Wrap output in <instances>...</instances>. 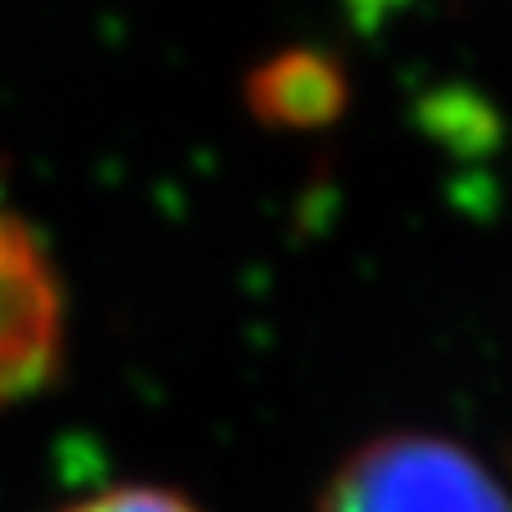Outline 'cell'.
I'll return each mask as SVG.
<instances>
[{"label":"cell","mask_w":512,"mask_h":512,"mask_svg":"<svg viewBox=\"0 0 512 512\" xmlns=\"http://www.w3.org/2000/svg\"><path fill=\"white\" fill-rule=\"evenodd\" d=\"M54 346V292L41 252L0 216V400L23 391L41 373Z\"/></svg>","instance_id":"7a4b0ae2"},{"label":"cell","mask_w":512,"mask_h":512,"mask_svg":"<svg viewBox=\"0 0 512 512\" xmlns=\"http://www.w3.org/2000/svg\"><path fill=\"white\" fill-rule=\"evenodd\" d=\"M319 512H512V495L463 445L396 432L360 445L333 472Z\"/></svg>","instance_id":"6da1fadb"},{"label":"cell","mask_w":512,"mask_h":512,"mask_svg":"<svg viewBox=\"0 0 512 512\" xmlns=\"http://www.w3.org/2000/svg\"><path fill=\"white\" fill-rule=\"evenodd\" d=\"M68 512H198V508L189 504V499L171 495V490H158V486H117L95 499H81V504H72Z\"/></svg>","instance_id":"3957f363"}]
</instances>
